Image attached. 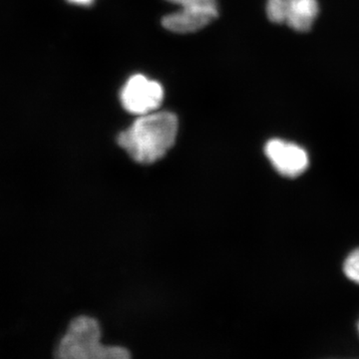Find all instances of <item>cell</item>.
I'll list each match as a JSON object with an SVG mask.
<instances>
[{"mask_svg":"<svg viewBox=\"0 0 359 359\" xmlns=\"http://www.w3.org/2000/svg\"><path fill=\"white\" fill-rule=\"evenodd\" d=\"M178 119L170 112H151L139 116L117 142L130 157L140 164H152L162 159L176 141Z\"/></svg>","mask_w":359,"mask_h":359,"instance_id":"1","label":"cell"},{"mask_svg":"<svg viewBox=\"0 0 359 359\" xmlns=\"http://www.w3.org/2000/svg\"><path fill=\"white\" fill-rule=\"evenodd\" d=\"M98 321L88 316H79L71 321L67 332L56 351L63 359H125L129 351L119 346H104L100 342Z\"/></svg>","mask_w":359,"mask_h":359,"instance_id":"2","label":"cell"},{"mask_svg":"<svg viewBox=\"0 0 359 359\" xmlns=\"http://www.w3.org/2000/svg\"><path fill=\"white\" fill-rule=\"evenodd\" d=\"M318 0H266V18L273 25H287L295 32H311L320 15Z\"/></svg>","mask_w":359,"mask_h":359,"instance_id":"3","label":"cell"},{"mask_svg":"<svg viewBox=\"0 0 359 359\" xmlns=\"http://www.w3.org/2000/svg\"><path fill=\"white\" fill-rule=\"evenodd\" d=\"M120 99L123 107L132 114L142 116L154 112L164 99V89L159 82L142 74L130 77L123 86Z\"/></svg>","mask_w":359,"mask_h":359,"instance_id":"4","label":"cell"},{"mask_svg":"<svg viewBox=\"0 0 359 359\" xmlns=\"http://www.w3.org/2000/svg\"><path fill=\"white\" fill-rule=\"evenodd\" d=\"M264 154L276 171L285 177H297L308 169V153L301 146L283 139H271L264 146Z\"/></svg>","mask_w":359,"mask_h":359,"instance_id":"5","label":"cell"},{"mask_svg":"<svg viewBox=\"0 0 359 359\" xmlns=\"http://www.w3.org/2000/svg\"><path fill=\"white\" fill-rule=\"evenodd\" d=\"M218 15L219 11H217L181 8L165 16L162 23L169 32L186 34L199 32L216 20Z\"/></svg>","mask_w":359,"mask_h":359,"instance_id":"6","label":"cell"},{"mask_svg":"<svg viewBox=\"0 0 359 359\" xmlns=\"http://www.w3.org/2000/svg\"><path fill=\"white\" fill-rule=\"evenodd\" d=\"M167 1L178 4L181 8L218 11L217 0H167Z\"/></svg>","mask_w":359,"mask_h":359,"instance_id":"7","label":"cell"},{"mask_svg":"<svg viewBox=\"0 0 359 359\" xmlns=\"http://www.w3.org/2000/svg\"><path fill=\"white\" fill-rule=\"evenodd\" d=\"M344 273L349 280L359 283V249L353 250L344 262Z\"/></svg>","mask_w":359,"mask_h":359,"instance_id":"8","label":"cell"},{"mask_svg":"<svg viewBox=\"0 0 359 359\" xmlns=\"http://www.w3.org/2000/svg\"><path fill=\"white\" fill-rule=\"evenodd\" d=\"M71 4H77V6H89L93 4L94 0H68Z\"/></svg>","mask_w":359,"mask_h":359,"instance_id":"9","label":"cell"},{"mask_svg":"<svg viewBox=\"0 0 359 359\" xmlns=\"http://www.w3.org/2000/svg\"><path fill=\"white\" fill-rule=\"evenodd\" d=\"M358 330H359V325H358Z\"/></svg>","mask_w":359,"mask_h":359,"instance_id":"10","label":"cell"}]
</instances>
